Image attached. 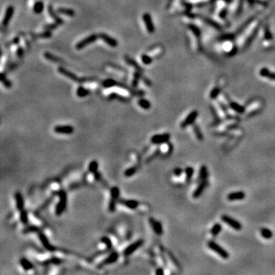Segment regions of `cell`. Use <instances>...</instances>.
<instances>
[{
	"mask_svg": "<svg viewBox=\"0 0 275 275\" xmlns=\"http://www.w3.org/2000/svg\"><path fill=\"white\" fill-rule=\"evenodd\" d=\"M59 197V202L57 203V204L56 205V208H55V214L57 216H60L63 214V212H64L67 207V193L64 190H60L57 193Z\"/></svg>",
	"mask_w": 275,
	"mask_h": 275,
	"instance_id": "obj_1",
	"label": "cell"
},
{
	"mask_svg": "<svg viewBox=\"0 0 275 275\" xmlns=\"http://www.w3.org/2000/svg\"><path fill=\"white\" fill-rule=\"evenodd\" d=\"M57 70H58V72L60 74H62V75L64 76V77H67V78H69L70 80H71L74 81V82L84 83L93 80V78H91V77H82V78H79V77H77V76L75 75L74 73H72L71 71L67 70V69L64 68V67H59Z\"/></svg>",
	"mask_w": 275,
	"mask_h": 275,
	"instance_id": "obj_2",
	"label": "cell"
},
{
	"mask_svg": "<svg viewBox=\"0 0 275 275\" xmlns=\"http://www.w3.org/2000/svg\"><path fill=\"white\" fill-rule=\"evenodd\" d=\"M207 246L209 247V248H210L212 251L216 253L217 255H219L223 259H228L229 258V253L225 248H222V246L217 244L215 241L209 240L207 242Z\"/></svg>",
	"mask_w": 275,
	"mask_h": 275,
	"instance_id": "obj_3",
	"label": "cell"
},
{
	"mask_svg": "<svg viewBox=\"0 0 275 275\" xmlns=\"http://www.w3.org/2000/svg\"><path fill=\"white\" fill-rule=\"evenodd\" d=\"M221 220L226 224H227V225H229L232 229H235L236 231H240L242 229V225H241V223L239 221L236 220V219L226 215V214L221 215Z\"/></svg>",
	"mask_w": 275,
	"mask_h": 275,
	"instance_id": "obj_4",
	"label": "cell"
},
{
	"mask_svg": "<svg viewBox=\"0 0 275 275\" xmlns=\"http://www.w3.org/2000/svg\"><path fill=\"white\" fill-rule=\"evenodd\" d=\"M99 38V35L96 34H92L90 35H89L86 38H83V40H81L80 41H79L76 45V48L77 50H82L84 48H86L88 45H91L93 42L96 41Z\"/></svg>",
	"mask_w": 275,
	"mask_h": 275,
	"instance_id": "obj_5",
	"label": "cell"
},
{
	"mask_svg": "<svg viewBox=\"0 0 275 275\" xmlns=\"http://www.w3.org/2000/svg\"><path fill=\"white\" fill-rule=\"evenodd\" d=\"M171 135L169 133H164V134H157V135H153L151 138V142L153 145H161V144L167 143L171 139Z\"/></svg>",
	"mask_w": 275,
	"mask_h": 275,
	"instance_id": "obj_6",
	"label": "cell"
},
{
	"mask_svg": "<svg viewBox=\"0 0 275 275\" xmlns=\"http://www.w3.org/2000/svg\"><path fill=\"white\" fill-rule=\"evenodd\" d=\"M144 244V240L143 239H139L137 240L135 242L132 243V244L128 245L124 251H123V255H125V256H128V255H131L132 254H133L135 251H136V250L139 249L140 247H142Z\"/></svg>",
	"mask_w": 275,
	"mask_h": 275,
	"instance_id": "obj_7",
	"label": "cell"
},
{
	"mask_svg": "<svg viewBox=\"0 0 275 275\" xmlns=\"http://www.w3.org/2000/svg\"><path fill=\"white\" fill-rule=\"evenodd\" d=\"M198 115L199 113L197 110H193V111H192L190 114H188V116L186 117V118L182 121L181 124H180V127H181L182 128H186V127L193 125V123H194V121H196V119L197 118V117H198Z\"/></svg>",
	"mask_w": 275,
	"mask_h": 275,
	"instance_id": "obj_8",
	"label": "cell"
},
{
	"mask_svg": "<svg viewBox=\"0 0 275 275\" xmlns=\"http://www.w3.org/2000/svg\"><path fill=\"white\" fill-rule=\"evenodd\" d=\"M38 238H39V240L41 241V243L42 244L43 247L48 251H51V252H53V251H56V248H55L54 246L52 245L51 243L50 242L49 240H48V237L46 236V235L45 233H43L42 232H40L38 233Z\"/></svg>",
	"mask_w": 275,
	"mask_h": 275,
	"instance_id": "obj_9",
	"label": "cell"
},
{
	"mask_svg": "<svg viewBox=\"0 0 275 275\" xmlns=\"http://www.w3.org/2000/svg\"><path fill=\"white\" fill-rule=\"evenodd\" d=\"M142 19H143V22L145 25V27L147 28V31H148V33L150 34H153L155 31V28H154V25L153 23L152 19H151V16L149 13L148 12H145V13L144 14L143 16H142Z\"/></svg>",
	"mask_w": 275,
	"mask_h": 275,
	"instance_id": "obj_10",
	"label": "cell"
},
{
	"mask_svg": "<svg viewBox=\"0 0 275 275\" xmlns=\"http://www.w3.org/2000/svg\"><path fill=\"white\" fill-rule=\"evenodd\" d=\"M98 35H99V38L103 40L106 45H109V46L112 47V48H116L118 46V41L113 38L111 36L108 35L106 33H99Z\"/></svg>",
	"mask_w": 275,
	"mask_h": 275,
	"instance_id": "obj_11",
	"label": "cell"
},
{
	"mask_svg": "<svg viewBox=\"0 0 275 275\" xmlns=\"http://www.w3.org/2000/svg\"><path fill=\"white\" fill-rule=\"evenodd\" d=\"M209 186V180H203L200 181L199 185L197 186V187L195 189L194 192L193 193V197L194 199H197L199 197H201V195L203 194V193L204 192L206 188Z\"/></svg>",
	"mask_w": 275,
	"mask_h": 275,
	"instance_id": "obj_12",
	"label": "cell"
},
{
	"mask_svg": "<svg viewBox=\"0 0 275 275\" xmlns=\"http://www.w3.org/2000/svg\"><path fill=\"white\" fill-rule=\"evenodd\" d=\"M149 223H150L151 226L152 228V229L154 230V233H155L157 236H161L164 233V230H163V227H162V224L160 221L156 220L154 218H150L149 219Z\"/></svg>",
	"mask_w": 275,
	"mask_h": 275,
	"instance_id": "obj_13",
	"label": "cell"
},
{
	"mask_svg": "<svg viewBox=\"0 0 275 275\" xmlns=\"http://www.w3.org/2000/svg\"><path fill=\"white\" fill-rule=\"evenodd\" d=\"M54 131L57 134H65L70 135L74 132V128L70 125H57L54 128Z\"/></svg>",
	"mask_w": 275,
	"mask_h": 275,
	"instance_id": "obj_14",
	"label": "cell"
},
{
	"mask_svg": "<svg viewBox=\"0 0 275 275\" xmlns=\"http://www.w3.org/2000/svg\"><path fill=\"white\" fill-rule=\"evenodd\" d=\"M14 12H15V9H14V7L12 5H9L7 8L6 10H5V16H4L3 20H2V25H3V27H7L8 26L9 23L10 22L12 16H13Z\"/></svg>",
	"mask_w": 275,
	"mask_h": 275,
	"instance_id": "obj_15",
	"label": "cell"
},
{
	"mask_svg": "<svg viewBox=\"0 0 275 275\" xmlns=\"http://www.w3.org/2000/svg\"><path fill=\"white\" fill-rule=\"evenodd\" d=\"M245 193L243 191H236L229 193L227 196V200L229 201H236V200H242L245 198Z\"/></svg>",
	"mask_w": 275,
	"mask_h": 275,
	"instance_id": "obj_16",
	"label": "cell"
},
{
	"mask_svg": "<svg viewBox=\"0 0 275 275\" xmlns=\"http://www.w3.org/2000/svg\"><path fill=\"white\" fill-rule=\"evenodd\" d=\"M118 258H119V254L116 251H113L112 253H110V255L106 258L103 262L102 265H112V264L115 263L118 261Z\"/></svg>",
	"mask_w": 275,
	"mask_h": 275,
	"instance_id": "obj_17",
	"label": "cell"
},
{
	"mask_svg": "<svg viewBox=\"0 0 275 275\" xmlns=\"http://www.w3.org/2000/svg\"><path fill=\"white\" fill-rule=\"evenodd\" d=\"M15 199H16V209H17L18 210L21 211L22 210V209H24L25 203L24 199H23L22 193H19V192H17V193L15 194Z\"/></svg>",
	"mask_w": 275,
	"mask_h": 275,
	"instance_id": "obj_18",
	"label": "cell"
},
{
	"mask_svg": "<svg viewBox=\"0 0 275 275\" xmlns=\"http://www.w3.org/2000/svg\"><path fill=\"white\" fill-rule=\"evenodd\" d=\"M48 14H49V16L54 19V21L55 22L57 23L59 25L63 24V20L62 19H60V18L57 15L56 12H54V11L53 9V7H52L51 5H48Z\"/></svg>",
	"mask_w": 275,
	"mask_h": 275,
	"instance_id": "obj_19",
	"label": "cell"
},
{
	"mask_svg": "<svg viewBox=\"0 0 275 275\" xmlns=\"http://www.w3.org/2000/svg\"><path fill=\"white\" fill-rule=\"evenodd\" d=\"M120 203L130 209H135L139 206V203L135 200H120Z\"/></svg>",
	"mask_w": 275,
	"mask_h": 275,
	"instance_id": "obj_20",
	"label": "cell"
},
{
	"mask_svg": "<svg viewBox=\"0 0 275 275\" xmlns=\"http://www.w3.org/2000/svg\"><path fill=\"white\" fill-rule=\"evenodd\" d=\"M209 177V171L207 169L206 166V165H202L200 168V172H199V176L197 181L200 182L203 180H208Z\"/></svg>",
	"mask_w": 275,
	"mask_h": 275,
	"instance_id": "obj_21",
	"label": "cell"
},
{
	"mask_svg": "<svg viewBox=\"0 0 275 275\" xmlns=\"http://www.w3.org/2000/svg\"><path fill=\"white\" fill-rule=\"evenodd\" d=\"M260 75L263 77H265V78L269 79L271 80L275 81V73H273V72L269 70L266 67H263V68L261 69V70H260Z\"/></svg>",
	"mask_w": 275,
	"mask_h": 275,
	"instance_id": "obj_22",
	"label": "cell"
},
{
	"mask_svg": "<svg viewBox=\"0 0 275 275\" xmlns=\"http://www.w3.org/2000/svg\"><path fill=\"white\" fill-rule=\"evenodd\" d=\"M229 107L232 109V110H234L235 112H236L238 114H243L245 112V109H244V106H241V105L238 104L237 103H235V102H230L229 103Z\"/></svg>",
	"mask_w": 275,
	"mask_h": 275,
	"instance_id": "obj_23",
	"label": "cell"
},
{
	"mask_svg": "<svg viewBox=\"0 0 275 275\" xmlns=\"http://www.w3.org/2000/svg\"><path fill=\"white\" fill-rule=\"evenodd\" d=\"M20 265L22 267V268L24 269L25 271H30L33 268V265L29 260L25 258H22L20 259Z\"/></svg>",
	"mask_w": 275,
	"mask_h": 275,
	"instance_id": "obj_24",
	"label": "cell"
},
{
	"mask_svg": "<svg viewBox=\"0 0 275 275\" xmlns=\"http://www.w3.org/2000/svg\"><path fill=\"white\" fill-rule=\"evenodd\" d=\"M57 12L64 16H69V17H74L75 16V11L72 9H68V8H58L57 9Z\"/></svg>",
	"mask_w": 275,
	"mask_h": 275,
	"instance_id": "obj_25",
	"label": "cell"
},
{
	"mask_svg": "<svg viewBox=\"0 0 275 275\" xmlns=\"http://www.w3.org/2000/svg\"><path fill=\"white\" fill-rule=\"evenodd\" d=\"M44 57H45V58L48 60H51L52 62H54V63H64V62L63 61V60H61L60 58L56 57L55 55H53L52 54L49 53V52H45L44 54Z\"/></svg>",
	"mask_w": 275,
	"mask_h": 275,
	"instance_id": "obj_26",
	"label": "cell"
},
{
	"mask_svg": "<svg viewBox=\"0 0 275 275\" xmlns=\"http://www.w3.org/2000/svg\"><path fill=\"white\" fill-rule=\"evenodd\" d=\"M260 234L265 239H271L273 237V233L271 229L268 228H262L260 230Z\"/></svg>",
	"mask_w": 275,
	"mask_h": 275,
	"instance_id": "obj_27",
	"label": "cell"
},
{
	"mask_svg": "<svg viewBox=\"0 0 275 275\" xmlns=\"http://www.w3.org/2000/svg\"><path fill=\"white\" fill-rule=\"evenodd\" d=\"M193 132H194L196 137H197V139H198L199 141L202 142V141L203 140L204 137L203 135V132H201V129H200V126H199L197 124H193Z\"/></svg>",
	"mask_w": 275,
	"mask_h": 275,
	"instance_id": "obj_28",
	"label": "cell"
},
{
	"mask_svg": "<svg viewBox=\"0 0 275 275\" xmlns=\"http://www.w3.org/2000/svg\"><path fill=\"white\" fill-rule=\"evenodd\" d=\"M125 62H126V63H128V65H130V66H132L133 67H135V68L136 69V70H138V71H140V72L143 71V70H142V69L141 68L140 66H139V65L138 64V63H137V62L135 61V60H134L133 59H132L131 57H128V55L125 56Z\"/></svg>",
	"mask_w": 275,
	"mask_h": 275,
	"instance_id": "obj_29",
	"label": "cell"
},
{
	"mask_svg": "<svg viewBox=\"0 0 275 275\" xmlns=\"http://www.w3.org/2000/svg\"><path fill=\"white\" fill-rule=\"evenodd\" d=\"M44 8H45L44 2H41V1H38L34 3V7H33V11L35 14L39 15L44 11Z\"/></svg>",
	"mask_w": 275,
	"mask_h": 275,
	"instance_id": "obj_30",
	"label": "cell"
},
{
	"mask_svg": "<svg viewBox=\"0 0 275 275\" xmlns=\"http://www.w3.org/2000/svg\"><path fill=\"white\" fill-rule=\"evenodd\" d=\"M89 93H90L89 89H86L83 86H79L77 89V96L80 98L87 96Z\"/></svg>",
	"mask_w": 275,
	"mask_h": 275,
	"instance_id": "obj_31",
	"label": "cell"
},
{
	"mask_svg": "<svg viewBox=\"0 0 275 275\" xmlns=\"http://www.w3.org/2000/svg\"><path fill=\"white\" fill-rule=\"evenodd\" d=\"M222 229V226L220 223H215L214 224L213 226L212 227L210 231V233L213 237H215L220 233V232Z\"/></svg>",
	"mask_w": 275,
	"mask_h": 275,
	"instance_id": "obj_32",
	"label": "cell"
},
{
	"mask_svg": "<svg viewBox=\"0 0 275 275\" xmlns=\"http://www.w3.org/2000/svg\"><path fill=\"white\" fill-rule=\"evenodd\" d=\"M138 104L140 106L141 108L144 109V110H148L151 107V104L150 101H148L146 99H140L138 102Z\"/></svg>",
	"mask_w": 275,
	"mask_h": 275,
	"instance_id": "obj_33",
	"label": "cell"
},
{
	"mask_svg": "<svg viewBox=\"0 0 275 275\" xmlns=\"http://www.w3.org/2000/svg\"><path fill=\"white\" fill-rule=\"evenodd\" d=\"M142 77V72L136 70V71L134 73V78H133V80H132V85L133 87L136 88L137 86H138L139 80H141Z\"/></svg>",
	"mask_w": 275,
	"mask_h": 275,
	"instance_id": "obj_34",
	"label": "cell"
},
{
	"mask_svg": "<svg viewBox=\"0 0 275 275\" xmlns=\"http://www.w3.org/2000/svg\"><path fill=\"white\" fill-rule=\"evenodd\" d=\"M184 171L185 174H186V181L187 183L188 182H190L192 177H193V174H194V169L192 167H187Z\"/></svg>",
	"mask_w": 275,
	"mask_h": 275,
	"instance_id": "obj_35",
	"label": "cell"
},
{
	"mask_svg": "<svg viewBox=\"0 0 275 275\" xmlns=\"http://www.w3.org/2000/svg\"><path fill=\"white\" fill-rule=\"evenodd\" d=\"M98 169H99V163L97 161L94 160V161H92L89 163V167H88V170H89V173L94 174L96 171H98Z\"/></svg>",
	"mask_w": 275,
	"mask_h": 275,
	"instance_id": "obj_36",
	"label": "cell"
},
{
	"mask_svg": "<svg viewBox=\"0 0 275 275\" xmlns=\"http://www.w3.org/2000/svg\"><path fill=\"white\" fill-rule=\"evenodd\" d=\"M60 264H61V260L57 258H51L50 259L46 260L45 262H42V265H59Z\"/></svg>",
	"mask_w": 275,
	"mask_h": 275,
	"instance_id": "obj_37",
	"label": "cell"
},
{
	"mask_svg": "<svg viewBox=\"0 0 275 275\" xmlns=\"http://www.w3.org/2000/svg\"><path fill=\"white\" fill-rule=\"evenodd\" d=\"M110 194H111V198L117 200L119 197L120 190L118 186H113L110 190Z\"/></svg>",
	"mask_w": 275,
	"mask_h": 275,
	"instance_id": "obj_38",
	"label": "cell"
},
{
	"mask_svg": "<svg viewBox=\"0 0 275 275\" xmlns=\"http://www.w3.org/2000/svg\"><path fill=\"white\" fill-rule=\"evenodd\" d=\"M40 232H41V229L38 228V226H28L26 227L25 229L23 230V233L27 234V233H39Z\"/></svg>",
	"mask_w": 275,
	"mask_h": 275,
	"instance_id": "obj_39",
	"label": "cell"
},
{
	"mask_svg": "<svg viewBox=\"0 0 275 275\" xmlns=\"http://www.w3.org/2000/svg\"><path fill=\"white\" fill-rule=\"evenodd\" d=\"M20 220L22 222V223L26 225L28 222V212L25 209L20 211Z\"/></svg>",
	"mask_w": 275,
	"mask_h": 275,
	"instance_id": "obj_40",
	"label": "cell"
},
{
	"mask_svg": "<svg viewBox=\"0 0 275 275\" xmlns=\"http://www.w3.org/2000/svg\"><path fill=\"white\" fill-rule=\"evenodd\" d=\"M1 81H2V83H3L4 86H5V88H7V89H9V88H11V86H12V83L6 78V76L5 75L4 73H2V75H1Z\"/></svg>",
	"mask_w": 275,
	"mask_h": 275,
	"instance_id": "obj_41",
	"label": "cell"
},
{
	"mask_svg": "<svg viewBox=\"0 0 275 275\" xmlns=\"http://www.w3.org/2000/svg\"><path fill=\"white\" fill-rule=\"evenodd\" d=\"M34 38H51L52 33L51 32V31H46L45 32L41 33V34H33Z\"/></svg>",
	"mask_w": 275,
	"mask_h": 275,
	"instance_id": "obj_42",
	"label": "cell"
},
{
	"mask_svg": "<svg viewBox=\"0 0 275 275\" xmlns=\"http://www.w3.org/2000/svg\"><path fill=\"white\" fill-rule=\"evenodd\" d=\"M136 171H137L136 167H131V168H128V169L125 170V172H124V175H125V177H130L133 176L135 173H136Z\"/></svg>",
	"mask_w": 275,
	"mask_h": 275,
	"instance_id": "obj_43",
	"label": "cell"
},
{
	"mask_svg": "<svg viewBox=\"0 0 275 275\" xmlns=\"http://www.w3.org/2000/svg\"><path fill=\"white\" fill-rule=\"evenodd\" d=\"M101 242L103 243L104 244H106V248L107 249H111L112 247H113V242H112L111 239H110V238L108 237H103L101 238Z\"/></svg>",
	"mask_w": 275,
	"mask_h": 275,
	"instance_id": "obj_44",
	"label": "cell"
},
{
	"mask_svg": "<svg viewBox=\"0 0 275 275\" xmlns=\"http://www.w3.org/2000/svg\"><path fill=\"white\" fill-rule=\"evenodd\" d=\"M141 58H142V63L145 65L151 64V63H152V61H153L152 57H151L150 56L145 54H143L142 55V57H141Z\"/></svg>",
	"mask_w": 275,
	"mask_h": 275,
	"instance_id": "obj_45",
	"label": "cell"
},
{
	"mask_svg": "<svg viewBox=\"0 0 275 275\" xmlns=\"http://www.w3.org/2000/svg\"><path fill=\"white\" fill-rule=\"evenodd\" d=\"M116 203H117V200L111 198V200H110V203H109V207H108L110 212H115V210H116Z\"/></svg>",
	"mask_w": 275,
	"mask_h": 275,
	"instance_id": "obj_46",
	"label": "cell"
},
{
	"mask_svg": "<svg viewBox=\"0 0 275 275\" xmlns=\"http://www.w3.org/2000/svg\"><path fill=\"white\" fill-rule=\"evenodd\" d=\"M58 25H59L56 22L54 24H47L44 26V29H45L46 31H52V30L56 29L58 27Z\"/></svg>",
	"mask_w": 275,
	"mask_h": 275,
	"instance_id": "obj_47",
	"label": "cell"
},
{
	"mask_svg": "<svg viewBox=\"0 0 275 275\" xmlns=\"http://www.w3.org/2000/svg\"><path fill=\"white\" fill-rule=\"evenodd\" d=\"M219 92H220V89H219V87H216V88H215V89H212V92H211V93H210L211 99H215V98L217 97V96L219 95Z\"/></svg>",
	"mask_w": 275,
	"mask_h": 275,
	"instance_id": "obj_48",
	"label": "cell"
},
{
	"mask_svg": "<svg viewBox=\"0 0 275 275\" xmlns=\"http://www.w3.org/2000/svg\"><path fill=\"white\" fill-rule=\"evenodd\" d=\"M169 256H170V258H171V259L172 260V262H174V265L176 267H177V268H180V265L179 262H178V260L177 259V258H175V257L174 256V255H173V254H171V253H169Z\"/></svg>",
	"mask_w": 275,
	"mask_h": 275,
	"instance_id": "obj_49",
	"label": "cell"
},
{
	"mask_svg": "<svg viewBox=\"0 0 275 275\" xmlns=\"http://www.w3.org/2000/svg\"><path fill=\"white\" fill-rule=\"evenodd\" d=\"M16 55H17V57H19V58L22 57L23 55H24V49L21 46L18 47L17 50H16Z\"/></svg>",
	"mask_w": 275,
	"mask_h": 275,
	"instance_id": "obj_50",
	"label": "cell"
},
{
	"mask_svg": "<svg viewBox=\"0 0 275 275\" xmlns=\"http://www.w3.org/2000/svg\"><path fill=\"white\" fill-rule=\"evenodd\" d=\"M265 39L271 41L272 39V35L270 32V30L268 28H265Z\"/></svg>",
	"mask_w": 275,
	"mask_h": 275,
	"instance_id": "obj_51",
	"label": "cell"
},
{
	"mask_svg": "<svg viewBox=\"0 0 275 275\" xmlns=\"http://www.w3.org/2000/svg\"><path fill=\"white\" fill-rule=\"evenodd\" d=\"M183 174V170L180 168H177L174 170V174L176 177H180Z\"/></svg>",
	"mask_w": 275,
	"mask_h": 275,
	"instance_id": "obj_52",
	"label": "cell"
},
{
	"mask_svg": "<svg viewBox=\"0 0 275 275\" xmlns=\"http://www.w3.org/2000/svg\"><path fill=\"white\" fill-rule=\"evenodd\" d=\"M93 177H94V179L96 180V181H99V180L102 179V175H101V174L99 172V171H96V173H94Z\"/></svg>",
	"mask_w": 275,
	"mask_h": 275,
	"instance_id": "obj_53",
	"label": "cell"
},
{
	"mask_svg": "<svg viewBox=\"0 0 275 275\" xmlns=\"http://www.w3.org/2000/svg\"><path fill=\"white\" fill-rule=\"evenodd\" d=\"M155 274L157 275H163L164 274V271L162 268H157L155 271Z\"/></svg>",
	"mask_w": 275,
	"mask_h": 275,
	"instance_id": "obj_54",
	"label": "cell"
},
{
	"mask_svg": "<svg viewBox=\"0 0 275 275\" xmlns=\"http://www.w3.org/2000/svg\"><path fill=\"white\" fill-rule=\"evenodd\" d=\"M142 80H143V82L145 83L146 85L148 86H151V81L149 80L148 79L145 78V77H142Z\"/></svg>",
	"mask_w": 275,
	"mask_h": 275,
	"instance_id": "obj_55",
	"label": "cell"
},
{
	"mask_svg": "<svg viewBox=\"0 0 275 275\" xmlns=\"http://www.w3.org/2000/svg\"><path fill=\"white\" fill-rule=\"evenodd\" d=\"M19 41H20V39H19V37H16V38H14L13 41H12V42H13L14 45H18V44L19 43Z\"/></svg>",
	"mask_w": 275,
	"mask_h": 275,
	"instance_id": "obj_56",
	"label": "cell"
}]
</instances>
